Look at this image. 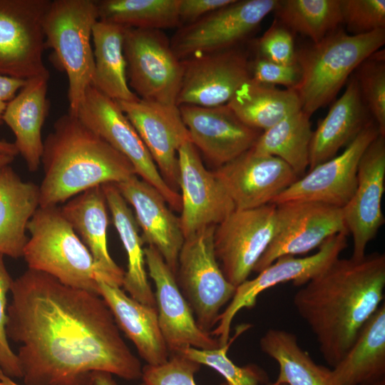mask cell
I'll return each instance as SVG.
<instances>
[{
  "mask_svg": "<svg viewBox=\"0 0 385 385\" xmlns=\"http://www.w3.org/2000/svg\"><path fill=\"white\" fill-rule=\"evenodd\" d=\"M8 339L25 385H92L96 372L141 379L143 366L98 293L28 269L13 279Z\"/></svg>",
  "mask_w": 385,
  "mask_h": 385,
  "instance_id": "cell-1",
  "label": "cell"
},
{
  "mask_svg": "<svg viewBox=\"0 0 385 385\" xmlns=\"http://www.w3.org/2000/svg\"><path fill=\"white\" fill-rule=\"evenodd\" d=\"M40 207L39 187L24 181L10 165L0 170V254L23 256L27 225Z\"/></svg>",
  "mask_w": 385,
  "mask_h": 385,
  "instance_id": "cell-28",
  "label": "cell"
},
{
  "mask_svg": "<svg viewBox=\"0 0 385 385\" xmlns=\"http://www.w3.org/2000/svg\"><path fill=\"white\" fill-rule=\"evenodd\" d=\"M379 134L371 120L341 154L309 170L271 203L307 201L342 208L355 191L361 157Z\"/></svg>",
  "mask_w": 385,
  "mask_h": 385,
  "instance_id": "cell-15",
  "label": "cell"
},
{
  "mask_svg": "<svg viewBox=\"0 0 385 385\" xmlns=\"http://www.w3.org/2000/svg\"><path fill=\"white\" fill-rule=\"evenodd\" d=\"M302 287L293 304L333 368L384 302L385 255L339 257Z\"/></svg>",
  "mask_w": 385,
  "mask_h": 385,
  "instance_id": "cell-2",
  "label": "cell"
},
{
  "mask_svg": "<svg viewBox=\"0 0 385 385\" xmlns=\"http://www.w3.org/2000/svg\"><path fill=\"white\" fill-rule=\"evenodd\" d=\"M260 349L279 366L275 383L285 385H337L332 369L317 364L287 330L269 329L260 341Z\"/></svg>",
  "mask_w": 385,
  "mask_h": 385,
  "instance_id": "cell-33",
  "label": "cell"
},
{
  "mask_svg": "<svg viewBox=\"0 0 385 385\" xmlns=\"http://www.w3.org/2000/svg\"><path fill=\"white\" fill-rule=\"evenodd\" d=\"M278 0H233L178 28L170 39L180 60L240 46L275 9Z\"/></svg>",
  "mask_w": 385,
  "mask_h": 385,
  "instance_id": "cell-11",
  "label": "cell"
},
{
  "mask_svg": "<svg viewBox=\"0 0 385 385\" xmlns=\"http://www.w3.org/2000/svg\"><path fill=\"white\" fill-rule=\"evenodd\" d=\"M274 12L285 27L309 37L312 43L342 24L339 0H278Z\"/></svg>",
  "mask_w": 385,
  "mask_h": 385,
  "instance_id": "cell-36",
  "label": "cell"
},
{
  "mask_svg": "<svg viewBox=\"0 0 385 385\" xmlns=\"http://www.w3.org/2000/svg\"><path fill=\"white\" fill-rule=\"evenodd\" d=\"M215 229L214 225L206 227L185 238L176 272L179 288L197 324L208 333L236 289L225 278L215 256Z\"/></svg>",
  "mask_w": 385,
  "mask_h": 385,
  "instance_id": "cell-7",
  "label": "cell"
},
{
  "mask_svg": "<svg viewBox=\"0 0 385 385\" xmlns=\"http://www.w3.org/2000/svg\"><path fill=\"white\" fill-rule=\"evenodd\" d=\"M346 232L338 233L325 240L317 252L304 257L285 255L279 257L258 272L256 277L238 285L225 310L220 313L216 327L210 332L221 346L230 342L232 322L242 309H251L256 304L260 293L281 283L292 281L303 286L339 257L347 247Z\"/></svg>",
  "mask_w": 385,
  "mask_h": 385,
  "instance_id": "cell-12",
  "label": "cell"
},
{
  "mask_svg": "<svg viewBox=\"0 0 385 385\" xmlns=\"http://www.w3.org/2000/svg\"><path fill=\"white\" fill-rule=\"evenodd\" d=\"M183 77L176 105H226L250 78L247 53L235 46L182 60Z\"/></svg>",
  "mask_w": 385,
  "mask_h": 385,
  "instance_id": "cell-16",
  "label": "cell"
},
{
  "mask_svg": "<svg viewBox=\"0 0 385 385\" xmlns=\"http://www.w3.org/2000/svg\"><path fill=\"white\" fill-rule=\"evenodd\" d=\"M26 80L0 76V125L8 103L24 86Z\"/></svg>",
  "mask_w": 385,
  "mask_h": 385,
  "instance_id": "cell-45",
  "label": "cell"
},
{
  "mask_svg": "<svg viewBox=\"0 0 385 385\" xmlns=\"http://www.w3.org/2000/svg\"><path fill=\"white\" fill-rule=\"evenodd\" d=\"M259 56L281 64L297 63L292 31L275 19L257 43Z\"/></svg>",
  "mask_w": 385,
  "mask_h": 385,
  "instance_id": "cell-41",
  "label": "cell"
},
{
  "mask_svg": "<svg viewBox=\"0 0 385 385\" xmlns=\"http://www.w3.org/2000/svg\"><path fill=\"white\" fill-rule=\"evenodd\" d=\"M0 385H25L19 384L14 381V379L5 374L0 369Z\"/></svg>",
  "mask_w": 385,
  "mask_h": 385,
  "instance_id": "cell-48",
  "label": "cell"
},
{
  "mask_svg": "<svg viewBox=\"0 0 385 385\" xmlns=\"http://www.w3.org/2000/svg\"><path fill=\"white\" fill-rule=\"evenodd\" d=\"M233 0H179L178 15L181 26L230 4Z\"/></svg>",
  "mask_w": 385,
  "mask_h": 385,
  "instance_id": "cell-44",
  "label": "cell"
},
{
  "mask_svg": "<svg viewBox=\"0 0 385 385\" xmlns=\"http://www.w3.org/2000/svg\"><path fill=\"white\" fill-rule=\"evenodd\" d=\"M98 20L96 0H53L43 21L45 48L52 49L56 65L67 75L68 113L76 116L93 76L91 39Z\"/></svg>",
  "mask_w": 385,
  "mask_h": 385,
  "instance_id": "cell-6",
  "label": "cell"
},
{
  "mask_svg": "<svg viewBox=\"0 0 385 385\" xmlns=\"http://www.w3.org/2000/svg\"><path fill=\"white\" fill-rule=\"evenodd\" d=\"M123 51L128 83L137 96L177 106L183 64L165 34L162 30L125 27Z\"/></svg>",
  "mask_w": 385,
  "mask_h": 385,
  "instance_id": "cell-8",
  "label": "cell"
},
{
  "mask_svg": "<svg viewBox=\"0 0 385 385\" xmlns=\"http://www.w3.org/2000/svg\"><path fill=\"white\" fill-rule=\"evenodd\" d=\"M342 232L348 231L340 207L307 201L276 205L273 237L253 271L260 272L282 256L307 254Z\"/></svg>",
  "mask_w": 385,
  "mask_h": 385,
  "instance_id": "cell-13",
  "label": "cell"
},
{
  "mask_svg": "<svg viewBox=\"0 0 385 385\" xmlns=\"http://www.w3.org/2000/svg\"><path fill=\"white\" fill-rule=\"evenodd\" d=\"M354 76L343 94L332 105L313 131L309 147V170L337 155L371 120Z\"/></svg>",
  "mask_w": 385,
  "mask_h": 385,
  "instance_id": "cell-27",
  "label": "cell"
},
{
  "mask_svg": "<svg viewBox=\"0 0 385 385\" xmlns=\"http://www.w3.org/2000/svg\"><path fill=\"white\" fill-rule=\"evenodd\" d=\"M116 102L138 132L165 181L177 191L178 151L183 143L190 141L178 106L140 98Z\"/></svg>",
  "mask_w": 385,
  "mask_h": 385,
  "instance_id": "cell-21",
  "label": "cell"
},
{
  "mask_svg": "<svg viewBox=\"0 0 385 385\" xmlns=\"http://www.w3.org/2000/svg\"><path fill=\"white\" fill-rule=\"evenodd\" d=\"M359 385H385V378H382L378 380L364 383Z\"/></svg>",
  "mask_w": 385,
  "mask_h": 385,
  "instance_id": "cell-50",
  "label": "cell"
},
{
  "mask_svg": "<svg viewBox=\"0 0 385 385\" xmlns=\"http://www.w3.org/2000/svg\"><path fill=\"white\" fill-rule=\"evenodd\" d=\"M310 116L302 110L295 112L262 132L252 149L284 161L299 177L309 165L312 138Z\"/></svg>",
  "mask_w": 385,
  "mask_h": 385,
  "instance_id": "cell-34",
  "label": "cell"
},
{
  "mask_svg": "<svg viewBox=\"0 0 385 385\" xmlns=\"http://www.w3.org/2000/svg\"><path fill=\"white\" fill-rule=\"evenodd\" d=\"M101 188L127 255L128 269L124 273L123 290L139 302L156 308L155 294L145 269L143 242L139 235L135 217L114 183H106Z\"/></svg>",
  "mask_w": 385,
  "mask_h": 385,
  "instance_id": "cell-29",
  "label": "cell"
},
{
  "mask_svg": "<svg viewBox=\"0 0 385 385\" xmlns=\"http://www.w3.org/2000/svg\"><path fill=\"white\" fill-rule=\"evenodd\" d=\"M14 158L15 157L13 156L0 154V170L6 165H9Z\"/></svg>",
  "mask_w": 385,
  "mask_h": 385,
  "instance_id": "cell-49",
  "label": "cell"
},
{
  "mask_svg": "<svg viewBox=\"0 0 385 385\" xmlns=\"http://www.w3.org/2000/svg\"><path fill=\"white\" fill-rule=\"evenodd\" d=\"M51 0H0V76L50 78L43 60V21Z\"/></svg>",
  "mask_w": 385,
  "mask_h": 385,
  "instance_id": "cell-10",
  "label": "cell"
},
{
  "mask_svg": "<svg viewBox=\"0 0 385 385\" xmlns=\"http://www.w3.org/2000/svg\"><path fill=\"white\" fill-rule=\"evenodd\" d=\"M145 262L153 279L160 331L170 354L187 347L212 349L220 346L218 339L201 329L181 292L176 276L159 252L153 246L144 248Z\"/></svg>",
  "mask_w": 385,
  "mask_h": 385,
  "instance_id": "cell-17",
  "label": "cell"
},
{
  "mask_svg": "<svg viewBox=\"0 0 385 385\" xmlns=\"http://www.w3.org/2000/svg\"><path fill=\"white\" fill-rule=\"evenodd\" d=\"M115 185L134 209L143 242L159 252L176 276L178 256L185 240L179 217L169 209L163 196L138 176Z\"/></svg>",
  "mask_w": 385,
  "mask_h": 385,
  "instance_id": "cell-23",
  "label": "cell"
},
{
  "mask_svg": "<svg viewBox=\"0 0 385 385\" xmlns=\"http://www.w3.org/2000/svg\"><path fill=\"white\" fill-rule=\"evenodd\" d=\"M98 20L128 28L163 30L181 26L179 0H96Z\"/></svg>",
  "mask_w": 385,
  "mask_h": 385,
  "instance_id": "cell-35",
  "label": "cell"
},
{
  "mask_svg": "<svg viewBox=\"0 0 385 385\" xmlns=\"http://www.w3.org/2000/svg\"><path fill=\"white\" fill-rule=\"evenodd\" d=\"M11 279L0 254V369L6 376L14 379H22V372L16 353L13 351L6 335L7 322L6 295L10 292Z\"/></svg>",
  "mask_w": 385,
  "mask_h": 385,
  "instance_id": "cell-42",
  "label": "cell"
},
{
  "mask_svg": "<svg viewBox=\"0 0 385 385\" xmlns=\"http://www.w3.org/2000/svg\"><path fill=\"white\" fill-rule=\"evenodd\" d=\"M49 77L26 80L24 86L8 103L3 115L15 136L14 143L28 169L36 172L41 165L43 141L41 130L49 111L47 98Z\"/></svg>",
  "mask_w": 385,
  "mask_h": 385,
  "instance_id": "cell-26",
  "label": "cell"
},
{
  "mask_svg": "<svg viewBox=\"0 0 385 385\" xmlns=\"http://www.w3.org/2000/svg\"><path fill=\"white\" fill-rule=\"evenodd\" d=\"M23 257L28 269L67 286L98 293L93 259L58 206L39 207L27 225Z\"/></svg>",
  "mask_w": 385,
  "mask_h": 385,
  "instance_id": "cell-5",
  "label": "cell"
},
{
  "mask_svg": "<svg viewBox=\"0 0 385 385\" xmlns=\"http://www.w3.org/2000/svg\"><path fill=\"white\" fill-rule=\"evenodd\" d=\"M385 43V29L351 35L337 29L297 51L301 78L294 89L302 110L311 116L329 104L356 68Z\"/></svg>",
  "mask_w": 385,
  "mask_h": 385,
  "instance_id": "cell-4",
  "label": "cell"
},
{
  "mask_svg": "<svg viewBox=\"0 0 385 385\" xmlns=\"http://www.w3.org/2000/svg\"><path fill=\"white\" fill-rule=\"evenodd\" d=\"M267 385H285V384H277V383L273 382V383L269 384Z\"/></svg>",
  "mask_w": 385,
  "mask_h": 385,
  "instance_id": "cell-51",
  "label": "cell"
},
{
  "mask_svg": "<svg viewBox=\"0 0 385 385\" xmlns=\"http://www.w3.org/2000/svg\"><path fill=\"white\" fill-rule=\"evenodd\" d=\"M231 344L230 341L223 346L212 349H198L187 347L180 351L185 357L205 365L218 372L227 385H261L267 384L268 376L266 372L256 364L240 366L227 356Z\"/></svg>",
  "mask_w": 385,
  "mask_h": 385,
  "instance_id": "cell-38",
  "label": "cell"
},
{
  "mask_svg": "<svg viewBox=\"0 0 385 385\" xmlns=\"http://www.w3.org/2000/svg\"><path fill=\"white\" fill-rule=\"evenodd\" d=\"M276 205L235 210L215 226V256L235 287L248 279L274 235Z\"/></svg>",
  "mask_w": 385,
  "mask_h": 385,
  "instance_id": "cell-14",
  "label": "cell"
},
{
  "mask_svg": "<svg viewBox=\"0 0 385 385\" xmlns=\"http://www.w3.org/2000/svg\"><path fill=\"white\" fill-rule=\"evenodd\" d=\"M227 105L242 122L260 131L302 110L294 89H279L251 78L238 88Z\"/></svg>",
  "mask_w": 385,
  "mask_h": 385,
  "instance_id": "cell-32",
  "label": "cell"
},
{
  "mask_svg": "<svg viewBox=\"0 0 385 385\" xmlns=\"http://www.w3.org/2000/svg\"><path fill=\"white\" fill-rule=\"evenodd\" d=\"M178 108L191 143L215 168L251 149L262 132L242 122L227 104Z\"/></svg>",
  "mask_w": 385,
  "mask_h": 385,
  "instance_id": "cell-22",
  "label": "cell"
},
{
  "mask_svg": "<svg viewBox=\"0 0 385 385\" xmlns=\"http://www.w3.org/2000/svg\"><path fill=\"white\" fill-rule=\"evenodd\" d=\"M0 154L16 157L19 153L14 143L0 140Z\"/></svg>",
  "mask_w": 385,
  "mask_h": 385,
  "instance_id": "cell-47",
  "label": "cell"
},
{
  "mask_svg": "<svg viewBox=\"0 0 385 385\" xmlns=\"http://www.w3.org/2000/svg\"><path fill=\"white\" fill-rule=\"evenodd\" d=\"M342 23L351 35L385 29L384 0H339Z\"/></svg>",
  "mask_w": 385,
  "mask_h": 385,
  "instance_id": "cell-39",
  "label": "cell"
},
{
  "mask_svg": "<svg viewBox=\"0 0 385 385\" xmlns=\"http://www.w3.org/2000/svg\"><path fill=\"white\" fill-rule=\"evenodd\" d=\"M181 190L180 227L186 238L198 230L222 222L235 205L212 171L203 165L190 141L178 151Z\"/></svg>",
  "mask_w": 385,
  "mask_h": 385,
  "instance_id": "cell-18",
  "label": "cell"
},
{
  "mask_svg": "<svg viewBox=\"0 0 385 385\" xmlns=\"http://www.w3.org/2000/svg\"><path fill=\"white\" fill-rule=\"evenodd\" d=\"M98 292L109 307L114 319L133 343L147 365L166 362L170 352L158 323L155 307L143 304L121 289L97 279Z\"/></svg>",
  "mask_w": 385,
  "mask_h": 385,
  "instance_id": "cell-25",
  "label": "cell"
},
{
  "mask_svg": "<svg viewBox=\"0 0 385 385\" xmlns=\"http://www.w3.org/2000/svg\"><path fill=\"white\" fill-rule=\"evenodd\" d=\"M332 372L337 385H359L385 378L384 302L363 326Z\"/></svg>",
  "mask_w": 385,
  "mask_h": 385,
  "instance_id": "cell-30",
  "label": "cell"
},
{
  "mask_svg": "<svg viewBox=\"0 0 385 385\" xmlns=\"http://www.w3.org/2000/svg\"><path fill=\"white\" fill-rule=\"evenodd\" d=\"M200 366L181 354H173L162 364L143 366L141 379L147 385H197L195 374Z\"/></svg>",
  "mask_w": 385,
  "mask_h": 385,
  "instance_id": "cell-40",
  "label": "cell"
},
{
  "mask_svg": "<svg viewBox=\"0 0 385 385\" xmlns=\"http://www.w3.org/2000/svg\"><path fill=\"white\" fill-rule=\"evenodd\" d=\"M41 164L40 207L58 206L88 189L137 175L123 155L68 113L43 140Z\"/></svg>",
  "mask_w": 385,
  "mask_h": 385,
  "instance_id": "cell-3",
  "label": "cell"
},
{
  "mask_svg": "<svg viewBox=\"0 0 385 385\" xmlns=\"http://www.w3.org/2000/svg\"><path fill=\"white\" fill-rule=\"evenodd\" d=\"M125 29L120 25L98 20L92 30L94 72L91 86L115 101L139 99L128 83Z\"/></svg>",
  "mask_w": 385,
  "mask_h": 385,
  "instance_id": "cell-31",
  "label": "cell"
},
{
  "mask_svg": "<svg viewBox=\"0 0 385 385\" xmlns=\"http://www.w3.org/2000/svg\"><path fill=\"white\" fill-rule=\"evenodd\" d=\"M212 172L235 210L270 204L299 178L280 158L257 153L252 148Z\"/></svg>",
  "mask_w": 385,
  "mask_h": 385,
  "instance_id": "cell-20",
  "label": "cell"
},
{
  "mask_svg": "<svg viewBox=\"0 0 385 385\" xmlns=\"http://www.w3.org/2000/svg\"><path fill=\"white\" fill-rule=\"evenodd\" d=\"M385 188V135L379 134L359 163L355 191L342 208L345 226L352 237L351 257L361 259L384 224L382 198Z\"/></svg>",
  "mask_w": 385,
  "mask_h": 385,
  "instance_id": "cell-19",
  "label": "cell"
},
{
  "mask_svg": "<svg viewBox=\"0 0 385 385\" xmlns=\"http://www.w3.org/2000/svg\"><path fill=\"white\" fill-rule=\"evenodd\" d=\"M106 206L101 185L73 197L61 207V210L90 252L97 270V279L121 287L125 272L108 252Z\"/></svg>",
  "mask_w": 385,
  "mask_h": 385,
  "instance_id": "cell-24",
  "label": "cell"
},
{
  "mask_svg": "<svg viewBox=\"0 0 385 385\" xmlns=\"http://www.w3.org/2000/svg\"><path fill=\"white\" fill-rule=\"evenodd\" d=\"M362 100L385 135V53L380 49L366 58L354 71Z\"/></svg>",
  "mask_w": 385,
  "mask_h": 385,
  "instance_id": "cell-37",
  "label": "cell"
},
{
  "mask_svg": "<svg viewBox=\"0 0 385 385\" xmlns=\"http://www.w3.org/2000/svg\"><path fill=\"white\" fill-rule=\"evenodd\" d=\"M92 385H118L113 375L107 372H96L92 376ZM139 385H147L142 381Z\"/></svg>",
  "mask_w": 385,
  "mask_h": 385,
  "instance_id": "cell-46",
  "label": "cell"
},
{
  "mask_svg": "<svg viewBox=\"0 0 385 385\" xmlns=\"http://www.w3.org/2000/svg\"><path fill=\"white\" fill-rule=\"evenodd\" d=\"M77 117L123 155L133 165L137 176L154 187L173 209L180 211V193L165 181L145 145L115 101L91 85Z\"/></svg>",
  "mask_w": 385,
  "mask_h": 385,
  "instance_id": "cell-9",
  "label": "cell"
},
{
  "mask_svg": "<svg viewBox=\"0 0 385 385\" xmlns=\"http://www.w3.org/2000/svg\"><path fill=\"white\" fill-rule=\"evenodd\" d=\"M250 78L259 83L288 89H294L301 78L298 63L286 65L272 62L257 56L250 63Z\"/></svg>",
  "mask_w": 385,
  "mask_h": 385,
  "instance_id": "cell-43",
  "label": "cell"
}]
</instances>
